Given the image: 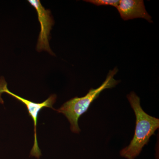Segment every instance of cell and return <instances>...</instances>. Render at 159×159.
<instances>
[{"label":"cell","mask_w":159,"mask_h":159,"mask_svg":"<svg viewBox=\"0 0 159 159\" xmlns=\"http://www.w3.org/2000/svg\"><path fill=\"white\" fill-rule=\"evenodd\" d=\"M118 71L116 67L110 70L104 82L98 88H91L84 97L72 98L65 102L58 109L55 110L66 117L70 124L71 130L73 133L79 134L80 132L78 119L87 111L91 103L99 97L100 93L106 89L115 87L120 82V80L114 78Z\"/></svg>","instance_id":"obj_2"},{"label":"cell","mask_w":159,"mask_h":159,"mask_svg":"<svg viewBox=\"0 0 159 159\" xmlns=\"http://www.w3.org/2000/svg\"><path fill=\"white\" fill-rule=\"evenodd\" d=\"M29 2L34 7L37 12L39 21L40 25V31L36 47L38 51H44L53 54L50 46L49 39L54 21L49 9H45L39 0H29Z\"/></svg>","instance_id":"obj_4"},{"label":"cell","mask_w":159,"mask_h":159,"mask_svg":"<svg viewBox=\"0 0 159 159\" xmlns=\"http://www.w3.org/2000/svg\"><path fill=\"white\" fill-rule=\"evenodd\" d=\"M84 1L96 6H111L116 8L119 3L118 0H87Z\"/></svg>","instance_id":"obj_6"},{"label":"cell","mask_w":159,"mask_h":159,"mask_svg":"<svg viewBox=\"0 0 159 159\" xmlns=\"http://www.w3.org/2000/svg\"><path fill=\"white\" fill-rule=\"evenodd\" d=\"M4 93L9 94L21 102L25 106L26 108L28 110L29 116L31 117L34 122V145H33V147L30 153L32 156L35 157L38 159L39 158L41 155V152L38 144L37 131H36L39 113L44 107H49L55 110V109L53 108V105L56 102L57 96L55 94H53L43 102L40 103H37V102H33L28 99H24L22 97L11 93L8 89L7 86L4 89Z\"/></svg>","instance_id":"obj_3"},{"label":"cell","mask_w":159,"mask_h":159,"mask_svg":"<svg viewBox=\"0 0 159 159\" xmlns=\"http://www.w3.org/2000/svg\"><path fill=\"white\" fill-rule=\"evenodd\" d=\"M116 8L124 20L143 18L152 23L151 16L146 11L142 0H120Z\"/></svg>","instance_id":"obj_5"},{"label":"cell","mask_w":159,"mask_h":159,"mask_svg":"<svg viewBox=\"0 0 159 159\" xmlns=\"http://www.w3.org/2000/svg\"><path fill=\"white\" fill-rule=\"evenodd\" d=\"M127 98L135 115V129L130 144L120 151V154L127 159H135L159 128V119L149 116L143 110L140 98L134 92L128 94Z\"/></svg>","instance_id":"obj_1"},{"label":"cell","mask_w":159,"mask_h":159,"mask_svg":"<svg viewBox=\"0 0 159 159\" xmlns=\"http://www.w3.org/2000/svg\"><path fill=\"white\" fill-rule=\"evenodd\" d=\"M7 86V83L4 79V77L0 78V103L3 104L4 101L2 98V95L4 93V90L6 87Z\"/></svg>","instance_id":"obj_7"}]
</instances>
